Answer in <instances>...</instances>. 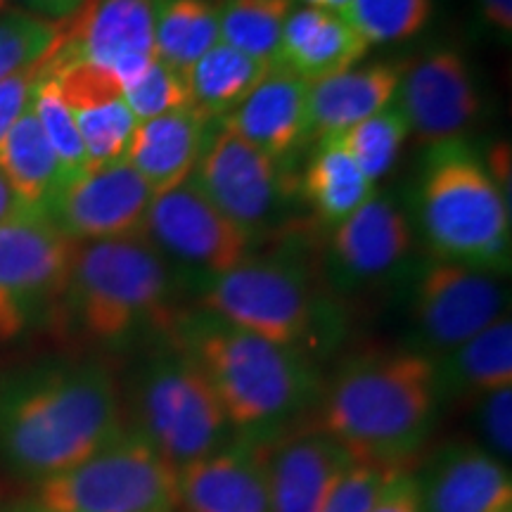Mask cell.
Wrapping results in <instances>:
<instances>
[{"label": "cell", "mask_w": 512, "mask_h": 512, "mask_svg": "<svg viewBox=\"0 0 512 512\" xmlns=\"http://www.w3.org/2000/svg\"><path fill=\"white\" fill-rule=\"evenodd\" d=\"M31 110L36 114L43 136L60 159L67 183L88 174V157L83 150L79 128H76L72 112L62 98L60 83L46 62H43V72L36 81L34 95H31Z\"/></svg>", "instance_id": "obj_31"}, {"label": "cell", "mask_w": 512, "mask_h": 512, "mask_svg": "<svg viewBox=\"0 0 512 512\" xmlns=\"http://www.w3.org/2000/svg\"><path fill=\"white\" fill-rule=\"evenodd\" d=\"M370 512H422L418 486H415L413 472L403 470L392 479V484L382 491Z\"/></svg>", "instance_id": "obj_39"}, {"label": "cell", "mask_w": 512, "mask_h": 512, "mask_svg": "<svg viewBox=\"0 0 512 512\" xmlns=\"http://www.w3.org/2000/svg\"><path fill=\"white\" fill-rule=\"evenodd\" d=\"M200 309L302 354L328 320L325 302L302 268L252 256L204 283Z\"/></svg>", "instance_id": "obj_8"}, {"label": "cell", "mask_w": 512, "mask_h": 512, "mask_svg": "<svg viewBox=\"0 0 512 512\" xmlns=\"http://www.w3.org/2000/svg\"><path fill=\"white\" fill-rule=\"evenodd\" d=\"M413 479L422 512H512L508 465L470 441L439 446Z\"/></svg>", "instance_id": "obj_18"}, {"label": "cell", "mask_w": 512, "mask_h": 512, "mask_svg": "<svg viewBox=\"0 0 512 512\" xmlns=\"http://www.w3.org/2000/svg\"><path fill=\"white\" fill-rule=\"evenodd\" d=\"M366 38L347 17L318 8H292L280 38L278 67L316 83L356 67L368 55Z\"/></svg>", "instance_id": "obj_22"}, {"label": "cell", "mask_w": 512, "mask_h": 512, "mask_svg": "<svg viewBox=\"0 0 512 512\" xmlns=\"http://www.w3.org/2000/svg\"><path fill=\"white\" fill-rule=\"evenodd\" d=\"M219 126L207 136L190 178L216 209L256 238L283 207L287 181L280 164L259 147L247 143L223 121Z\"/></svg>", "instance_id": "obj_12"}, {"label": "cell", "mask_w": 512, "mask_h": 512, "mask_svg": "<svg viewBox=\"0 0 512 512\" xmlns=\"http://www.w3.org/2000/svg\"><path fill=\"white\" fill-rule=\"evenodd\" d=\"M169 337L207 377L233 430L264 439L318 401L320 380L309 356L195 309L178 313Z\"/></svg>", "instance_id": "obj_3"}, {"label": "cell", "mask_w": 512, "mask_h": 512, "mask_svg": "<svg viewBox=\"0 0 512 512\" xmlns=\"http://www.w3.org/2000/svg\"><path fill=\"white\" fill-rule=\"evenodd\" d=\"M74 249L76 242L38 211L0 226V344L60 309Z\"/></svg>", "instance_id": "obj_9"}, {"label": "cell", "mask_w": 512, "mask_h": 512, "mask_svg": "<svg viewBox=\"0 0 512 512\" xmlns=\"http://www.w3.org/2000/svg\"><path fill=\"white\" fill-rule=\"evenodd\" d=\"M126 430L119 384L100 361H46L0 380V463L46 482Z\"/></svg>", "instance_id": "obj_1"}, {"label": "cell", "mask_w": 512, "mask_h": 512, "mask_svg": "<svg viewBox=\"0 0 512 512\" xmlns=\"http://www.w3.org/2000/svg\"><path fill=\"white\" fill-rule=\"evenodd\" d=\"M439 406L432 356L368 351L349 358L320 392L316 430L347 448L354 463L408 467L430 437Z\"/></svg>", "instance_id": "obj_2"}, {"label": "cell", "mask_w": 512, "mask_h": 512, "mask_svg": "<svg viewBox=\"0 0 512 512\" xmlns=\"http://www.w3.org/2000/svg\"><path fill=\"white\" fill-rule=\"evenodd\" d=\"M408 467L354 463L320 512H370L392 479Z\"/></svg>", "instance_id": "obj_36"}, {"label": "cell", "mask_w": 512, "mask_h": 512, "mask_svg": "<svg viewBox=\"0 0 512 512\" xmlns=\"http://www.w3.org/2000/svg\"><path fill=\"white\" fill-rule=\"evenodd\" d=\"M43 72V62L38 67L22 69V72L0 79V143L17 124V119L29 110L31 95H34L36 81Z\"/></svg>", "instance_id": "obj_38"}, {"label": "cell", "mask_w": 512, "mask_h": 512, "mask_svg": "<svg viewBox=\"0 0 512 512\" xmlns=\"http://www.w3.org/2000/svg\"><path fill=\"white\" fill-rule=\"evenodd\" d=\"M60 311L102 349H121L143 332L174 323L171 273L145 235L76 242Z\"/></svg>", "instance_id": "obj_4"}, {"label": "cell", "mask_w": 512, "mask_h": 512, "mask_svg": "<svg viewBox=\"0 0 512 512\" xmlns=\"http://www.w3.org/2000/svg\"><path fill=\"white\" fill-rule=\"evenodd\" d=\"M12 3H17L19 10L29 12V15L62 24L79 10L81 0H12Z\"/></svg>", "instance_id": "obj_42"}, {"label": "cell", "mask_w": 512, "mask_h": 512, "mask_svg": "<svg viewBox=\"0 0 512 512\" xmlns=\"http://www.w3.org/2000/svg\"><path fill=\"white\" fill-rule=\"evenodd\" d=\"M12 8V0H0V15Z\"/></svg>", "instance_id": "obj_45"}, {"label": "cell", "mask_w": 512, "mask_h": 512, "mask_svg": "<svg viewBox=\"0 0 512 512\" xmlns=\"http://www.w3.org/2000/svg\"><path fill=\"white\" fill-rule=\"evenodd\" d=\"M152 200L143 176L119 159L64 185L46 216L74 242L133 238L145 233Z\"/></svg>", "instance_id": "obj_16"}, {"label": "cell", "mask_w": 512, "mask_h": 512, "mask_svg": "<svg viewBox=\"0 0 512 512\" xmlns=\"http://www.w3.org/2000/svg\"><path fill=\"white\" fill-rule=\"evenodd\" d=\"M434 0H354L347 19L368 46L401 43L430 24Z\"/></svg>", "instance_id": "obj_33"}, {"label": "cell", "mask_w": 512, "mask_h": 512, "mask_svg": "<svg viewBox=\"0 0 512 512\" xmlns=\"http://www.w3.org/2000/svg\"><path fill=\"white\" fill-rule=\"evenodd\" d=\"M486 174L503 195V200L510 204V190H512V147L508 140H498L489 147L486 157H482ZM512 207V204H510Z\"/></svg>", "instance_id": "obj_40"}, {"label": "cell", "mask_w": 512, "mask_h": 512, "mask_svg": "<svg viewBox=\"0 0 512 512\" xmlns=\"http://www.w3.org/2000/svg\"><path fill=\"white\" fill-rule=\"evenodd\" d=\"M439 399L477 396L512 387V320L508 313L460 347L434 358Z\"/></svg>", "instance_id": "obj_25"}, {"label": "cell", "mask_w": 512, "mask_h": 512, "mask_svg": "<svg viewBox=\"0 0 512 512\" xmlns=\"http://www.w3.org/2000/svg\"><path fill=\"white\" fill-rule=\"evenodd\" d=\"M221 121L275 164L285 166L299 147L313 140L309 83L283 67H273L238 110Z\"/></svg>", "instance_id": "obj_21"}, {"label": "cell", "mask_w": 512, "mask_h": 512, "mask_svg": "<svg viewBox=\"0 0 512 512\" xmlns=\"http://www.w3.org/2000/svg\"><path fill=\"white\" fill-rule=\"evenodd\" d=\"M351 465L347 448L318 430L271 444V512H320Z\"/></svg>", "instance_id": "obj_20"}, {"label": "cell", "mask_w": 512, "mask_h": 512, "mask_svg": "<svg viewBox=\"0 0 512 512\" xmlns=\"http://www.w3.org/2000/svg\"><path fill=\"white\" fill-rule=\"evenodd\" d=\"M294 0H216L221 43L278 67L280 38Z\"/></svg>", "instance_id": "obj_30"}, {"label": "cell", "mask_w": 512, "mask_h": 512, "mask_svg": "<svg viewBox=\"0 0 512 512\" xmlns=\"http://www.w3.org/2000/svg\"><path fill=\"white\" fill-rule=\"evenodd\" d=\"M413 228L399 204L375 195L349 219L332 228L325 271L339 292H358L389 283L406 268Z\"/></svg>", "instance_id": "obj_15"}, {"label": "cell", "mask_w": 512, "mask_h": 512, "mask_svg": "<svg viewBox=\"0 0 512 512\" xmlns=\"http://www.w3.org/2000/svg\"><path fill=\"white\" fill-rule=\"evenodd\" d=\"M477 15L484 29L508 46L512 38V0H477Z\"/></svg>", "instance_id": "obj_41"}, {"label": "cell", "mask_w": 512, "mask_h": 512, "mask_svg": "<svg viewBox=\"0 0 512 512\" xmlns=\"http://www.w3.org/2000/svg\"><path fill=\"white\" fill-rule=\"evenodd\" d=\"M36 512H178V470L126 427L81 465L38 482Z\"/></svg>", "instance_id": "obj_7"}, {"label": "cell", "mask_w": 512, "mask_h": 512, "mask_svg": "<svg viewBox=\"0 0 512 512\" xmlns=\"http://www.w3.org/2000/svg\"><path fill=\"white\" fill-rule=\"evenodd\" d=\"M24 211H31L27 204L17 197V192L12 190V185L8 178H5L3 169H0V226L3 223H8L10 219H15V216L24 214Z\"/></svg>", "instance_id": "obj_43"}, {"label": "cell", "mask_w": 512, "mask_h": 512, "mask_svg": "<svg viewBox=\"0 0 512 512\" xmlns=\"http://www.w3.org/2000/svg\"><path fill=\"white\" fill-rule=\"evenodd\" d=\"M503 275L430 259L413 280L411 318L422 354L439 358L489 328L508 309Z\"/></svg>", "instance_id": "obj_10"}, {"label": "cell", "mask_w": 512, "mask_h": 512, "mask_svg": "<svg viewBox=\"0 0 512 512\" xmlns=\"http://www.w3.org/2000/svg\"><path fill=\"white\" fill-rule=\"evenodd\" d=\"M271 441L242 434L178 470V512H271Z\"/></svg>", "instance_id": "obj_17"}, {"label": "cell", "mask_w": 512, "mask_h": 512, "mask_svg": "<svg viewBox=\"0 0 512 512\" xmlns=\"http://www.w3.org/2000/svg\"><path fill=\"white\" fill-rule=\"evenodd\" d=\"M403 69L392 62L351 67L328 79L309 83L313 138L347 133L361 121L382 112L396 98Z\"/></svg>", "instance_id": "obj_24"}, {"label": "cell", "mask_w": 512, "mask_h": 512, "mask_svg": "<svg viewBox=\"0 0 512 512\" xmlns=\"http://www.w3.org/2000/svg\"><path fill=\"white\" fill-rule=\"evenodd\" d=\"M143 235L162 259H174L207 280L247 261L254 242L204 197L192 178L152 200Z\"/></svg>", "instance_id": "obj_11"}, {"label": "cell", "mask_w": 512, "mask_h": 512, "mask_svg": "<svg viewBox=\"0 0 512 512\" xmlns=\"http://www.w3.org/2000/svg\"><path fill=\"white\" fill-rule=\"evenodd\" d=\"M0 169L19 200L38 214H48L50 204L67 185L60 159L43 136L31 105L0 143Z\"/></svg>", "instance_id": "obj_27"}, {"label": "cell", "mask_w": 512, "mask_h": 512, "mask_svg": "<svg viewBox=\"0 0 512 512\" xmlns=\"http://www.w3.org/2000/svg\"><path fill=\"white\" fill-rule=\"evenodd\" d=\"M306 8H318V10H328V12H335V15H342L347 17L349 10H351V3L354 0H302Z\"/></svg>", "instance_id": "obj_44"}, {"label": "cell", "mask_w": 512, "mask_h": 512, "mask_svg": "<svg viewBox=\"0 0 512 512\" xmlns=\"http://www.w3.org/2000/svg\"><path fill=\"white\" fill-rule=\"evenodd\" d=\"M271 64L216 43L188 72L192 107L204 119H226L271 74Z\"/></svg>", "instance_id": "obj_28"}, {"label": "cell", "mask_w": 512, "mask_h": 512, "mask_svg": "<svg viewBox=\"0 0 512 512\" xmlns=\"http://www.w3.org/2000/svg\"><path fill=\"white\" fill-rule=\"evenodd\" d=\"M408 138H411L408 121L396 107V102L354 128H349L347 133H342V140L351 157L361 166L368 181H373L375 185L394 169Z\"/></svg>", "instance_id": "obj_32"}, {"label": "cell", "mask_w": 512, "mask_h": 512, "mask_svg": "<svg viewBox=\"0 0 512 512\" xmlns=\"http://www.w3.org/2000/svg\"><path fill=\"white\" fill-rule=\"evenodd\" d=\"M510 209L465 140L427 147L415 188V219L434 259L508 275Z\"/></svg>", "instance_id": "obj_5"}, {"label": "cell", "mask_w": 512, "mask_h": 512, "mask_svg": "<svg viewBox=\"0 0 512 512\" xmlns=\"http://www.w3.org/2000/svg\"><path fill=\"white\" fill-rule=\"evenodd\" d=\"M394 102L422 147L463 140L482 112L470 64L448 46L427 50L401 72Z\"/></svg>", "instance_id": "obj_14"}, {"label": "cell", "mask_w": 512, "mask_h": 512, "mask_svg": "<svg viewBox=\"0 0 512 512\" xmlns=\"http://www.w3.org/2000/svg\"><path fill=\"white\" fill-rule=\"evenodd\" d=\"M136 430L176 470L219 451L233 427L197 363L169 337L138 370Z\"/></svg>", "instance_id": "obj_6"}, {"label": "cell", "mask_w": 512, "mask_h": 512, "mask_svg": "<svg viewBox=\"0 0 512 512\" xmlns=\"http://www.w3.org/2000/svg\"><path fill=\"white\" fill-rule=\"evenodd\" d=\"M475 425L484 451L503 460L512 458V387L477 396Z\"/></svg>", "instance_id": "obj_37"}, {"label": "cell", "mask_w": 512, "mask_h": 512, "mask_svg": "<svg viewBox=\"0 0 512 512\" xmlns=\"http://www.w3.org/2000/svg\"><path fill=\"white\" fill-rule=\"evenodd\" d=\"M62 24L10 8L0 15V79L38 67L57 48Z\"/></svg>", "instance_id": "obj_34"}, {"label": "cell", "mask_w": 512, "mask_h": 512, "mask_svg": "<svg viewBox=\"0 0 512 512\" xmlns=\"http://www.w3.org/2000/svg\"><path fill=\"white\" fill-rule=\"evenodd\" d=\"M219 41L216 0H157L155 55L176 72L188 76Z\"/></svg>", "instance_id": "obj_29"}, {"label": "cell", "mask_w": 512, "mask_h": 512, "mask_svg": "<svg viewBox=\"0 0 512 512\" xmlns=\"http://www.w3.org/2000/svg\"><path fill=\"white\" fill-rule=\"evenodd\" d=\"M48 69L60 83L62 98L88 157V171L126 159L138 121L128 110L121 83L110 72L86 62L53 64Z\"/></svg>", "instance_id": "obj_19"}, {"label": "cell", "mask_w": 512, "mask_h": 512, "mask_svg": "<svg viewBox=\"0 0 512 512\" xmlns=\"http://www.w3.org/2000/svg\"><path fill=\"white\" fill-rule=\"evenodd\" d=\"M124 100L138 124L162 114L192 107L188 76L155 57L138 79L121 88Z\"/></svg>", "instance_id": "obj_35"}, {"label": "cell", "mask_w": 512, "mask_h": 512, "mask_svg": "<svg viewBox=\"0 0 512 512\" xmlns=\"http://www.w3.org/2000/svg\"><path fill=\"white\" fill-rule=\"evenodd\" d=\"M361 166L344 145L342 133L316 138V147L302 178L304 200L323 223L335 228L375 195Z\"/></svg>", "instance_id": "obj_26"}, {"label": "cell", "mask_w": 512, "mask_h": 512, "mask_svg": "<svg viewBox=\"0 0 512 512\" xmlns=\"http://www.w3.org/2000/svg\"><path fill=\"white\" fill-rule=\"evenodd\" d=\"M157 0H81L48 62H86L128 86L155 60Z\"/></svg>", "instance_id": "obj_13"}, {"label": "cell", "mask_w": 512, "mask_h": 512, "mask_svg": "<svg viewBox=\"0 0 512 512\" xmlns=\"http://www.w3.org/2000/svg\"><path fill=\"white\" fill-rule=\"evenodd\" d=\"M209 124L211 121L195 107H183L138 124L126 159L155 197L192 176L207 143Z\"/></svg>", "instance_id": "obj_23"}]
</instances>
